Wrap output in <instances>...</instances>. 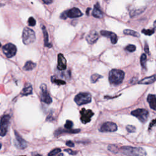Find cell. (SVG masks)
I'll return each mask as SVG.
<instances>
[{
    "mask_svg": "<svg viewBox=\"0 0 156 156\" xmlns=\"http://www.w3.org/2000/svg\"><path fill=\"white\" fill-rule=\"evenodd\" d=\"M81 120L83 124H87L91 121L94 113L91 110H86L83 108L81 110Z\"/></svg>",
    "mask_w": 156,
    "mask_h": 156,
    "instance_id": "9c48e42d",
    "label": "cell"
},
{
    "mask_svg": "<svg viewBox=\"0 0 156 156\" xmlns=\"http://www.w3.org/2000/svg\"><path fill=\"white\" fill-rule=\"evenodd\" d=\"M32 93V87L31 85L27 86V87H25L23 90L21 91V94L23 96H27L31 94Z\"/></svg>",
    "mask_w": 156,
    "mask_h": 156,
    "instance_id": "44dd1931",
    "label": "cell"
},
{
    "mask_svg": "<svg viewBox=\"0 0 156 156\" xmlns=\"http://www.w3.org/2000/svg\"><path fill=\"white\" fill-rule=\"evenodd\" d=\"M100 33H101V34L103 36L110 38L111 43L112 44H116L117 43V41H118V37H117L115 33L107 31H101L100 32Z\"/></svg>",
    "mask_w": 156,
    "mask_h": 156,
    "instance_id": "5bb4252c",
    "label": "cell"
},
{
    "mask_svg": "<svg viewBox=\"0 0 156 156\" xmlns=\"http://www.w3.org/2000/svg\"><path fill=\"white\" fill-rule=\"evenodd\" d=\"M156 126V119L153 120L151 121V123H150V125H149V129H151L153 127H154V126Z\"/></svg>",
    "mask_w": 156,
    "mask_h": 156,
    "instance_id": "e575fe53",
    "label": "cell"
},
{
    "mask_svg": "<svg viewBox=\"0 0 156 156\" xmlns=\"http://www.w3.org/2000/svg\"><path fill=\"white\" fill-rule=\"evenodd\" d=\"M91 10V9L90 8H88L87 9V10H86V14L87 15H89V13H90V10Z\"/></svg>",
    "mask_w": 156,
    "mask_h": 156,
    "instance_id": "f35d334b",
    "label": "cell"
},
{
    "mask_svg": "<svg viewBox=\"0 0 156 156\" xmlns=\"http://www.w3.org/2000/svg\"><path fill=\"white\" fill-rule=\"evenodd\" d=\"M154 31H155V29H143L142 31V32L143 33V34H145L146 36H152L154 33Z\"/></svg>",
    "mask_w": 156,
    "mask_h": 156,
    "instance_id": "83f0119b",
    "label": "cell"
},
{
    "mask_svg": "<svg viewBox=\"0 0 156 156\" xmlns=\"http://www.w3.org/2000/svg\"><path fill=\"white\" fill-rule=\"evenodd\" d=\"M155 81H156V75H154L153 76L144 78V79L139 81L138 83L139 84L147 85V84H151V83H154Z\"/></svg>",
    "mask_w": 156,
    "mask_h": 156,
    "instance_id": "ac0fdd59",
    "label": "cell"
},
{
    "mask_svg": "<svg viewBox=\"0 0 156 156\" xmlns=\"http://www.w3.org/2000/svg\"><path fill=\"white\" fill-rule=\"evenodd\" d=\"M136 49V47L135 45H133V44H129L125 48V50L128 52L132 53L133 51H135Z\"/></svg>",
    "mask_w": 156,
    "mask_h": 156,
    "instance_id": "f1b7e54d",
    "label": "cell"
},
{
    "mask_svg": "<svg viewBox=\"0 0 156 156\" xmlns=\"http://www.w3.org/2000/svg\"><path fill=\"white\" fill-rule=\"evenodd\" d=\"M123 33L125 35H127V36H131L133 37H140V34H139V33L133 31L131 29H125L123 31Z\"/></svg>",
    "mask_w": 156,
    "mask_h": 156,
    "instance_id": "cb8c5ba5",
    "label": "cell"
},
{
    "mask_svg": "<svg viewBox=\"0 0 156 156\" xmlns=\"http://www.w3.org/2000/svg\"><path fill=\"white\" fill-rule=\"evenodd\" d=\"M3 52L7 57H12L16 53V47L12 43H8L3 47Z\"/></svg>",
    "mask_w": 156,
    "mask_h": 156,
    "instance_id": "52a82bcc",
    "label": "cell"
},
{
    "mask_svg": "<svg viewBox=\"0 0 156 156\" xmlns=\"http://www.w3.org/2000/svg\"><path fill=\"white\" fill-rule=\"evenodd\" d=\"M40 88L41 90V98L42 101L47 104H51L52 103V99L48 93L47 85L44 83H42Z\"/></svg>",
    "mask_w": 156,
    "mask_h": 156,
    "instance_id": "30bf717a",
    "label": "cell"
},
{
    "mask_svg": "<svg viewBox=\"0 0 156 156\" xmlns=\"http://www.w3.org/2000/svg\"><path fill=\"white\" fill-rule=\"evenodd\" d=\"M80 132V129H75V130H70V129H68L67 130H62L61 129H58L57 131H55V135L57 136L60 135L61 133H78Z\"/></svg>",
    "mask_w": 156,
    "mask_h": 156,
    "instance_id": "603a6c76",
    "label": "cell"
},
{
    "mask_svg": "<svg viewBox=\"0 0 156 156\" xmlns=\"http://www.w3.org/2000/svg\"><path fill=\"white\" fill-rule=\"evenodd\" d=\"M118 129L116 125L112 122H105L99 128V131L102 132H113Z\"/></svg>",
    "mask_w": 156,
    "mask_h": 156,
    "instance_id": "ba28073f",
    "label": "cell"
},
{
    "mask_svg": "<svg viewBox=\"0 0 156 156\" xmlns=\"http://www.w3.org/2000/svg\"><path fill=\"white\" fill-rule=\"evenodd\" d=\"M146 61H147L146 55L145 54H143L140 57V64L143 68H146Z\"/></svg>",
    "mask_w": 156,
    "mask_h": 156,
    "instance_id": "d4e9b609",
    "label": "cell"
},
{
    "mask_svg": "<svg viewBox=\"0 0 156 156\" xmlns=\"http://www.w3.org/2000/svg\"><path fill=\"white\" fill-rule=\"evenodd\" d=\"M66 145L69 146V147L72 148V147H74L75 144H74V143H73L71 141H67L66 142Z\"/></svg>",
    "mask_w": 156,
    "mask_h": 156,
    "instance_id": "d590c367",
    "label": "cell"
},
{
    "mask_svg": "<svg viewBox=\"0 0 156 156\" xmlns=\"http://www.w3.org/2000/svg\"><path fill=\"white\" fill-rule=\"evenodd\" d=\"M147 101L151 109L156 111V96L154 94H149L147 98Z\"/></svg>",
    "mask_w": 156,
    "mask_h": 156,
    "instance_id": "e0dca14e",
    "label": "cell"
},
{
    "mask_svg": "<svg viewBox=\"0 0 156 156\" xmlns=\"http://www.w3.org/2000/svg\"><path fill=\"white\" fill-rule=\"evenodd\" d=\"M65 12L67 17L70 18H79L83 15L80 9L77 8H73L67 11H65Z\"/></svg>",
    "mask_w": 156,
    "mask_h": 156,
    "instance_id": "7c38bea8",
    "label": "cell"
},
{
    "mask_svg": "<svg viewBox=\"0 0 156 156\" xmlns=\"http://www.w3.org/2000/svg\"><path fill=\"white\" fill-rule=\"evenodd\" d=\"M75 101L78 105L86 104L92 101L91 94L89 93H80L75 96Z\"/></svg>",
    "mask_w": 156,
    "mask_h": 156,
    "instance_id": "277c9868",
    "label": "cell"
},
{
    "mask_svg": "<svg viewBox=\"0 0 156 156\" xmlns=\"http://www.w3.org/2000/svg\"><path fill=\"white\" fill-rule=\"evenodd\" d=\"M42 1L44 4H49L52 3L53 1V0H42Z\"/></svg>",
    "mask_w": 156,
    "mask_h": 156,
    "instance_id": "74e56055",
    "label": "cell"
},
{
    "mask_svg": "<svg viewBox=\"0 0 156 156\" xmlns=\"http://www.w3.org/2000/svg\"><path fill=\"white\" fill-rule=\"evenodd\" d=\"M73 122H72L70 120H67L66 121V123L65 125V127L66 128V129H71V127H73Z\"/></svg>",
    "mask_w": 156,
    "mask_h": 156,
    "instance_id": "4dcf8cb0",
    "label": "cell"
},
{
    "mask_svg": "<svg viewBox=\"0 0 156 156\" xmlns=\"http://www.w3.org/2000/svg\"><path fill=\"white\" fill-rule=\"evenodd\" d=\"M14 134L15 136V140H14L15 146L20 149H24L27 147V143L22 138L19 133L16 131H14Z\"/></svg>",
    "mask_w": 156,
    "mask_h": 156,
    "instance_id": "8fae6325",
    "label": "cell"
},
{
    "mask_svg": "<svg viewBox=\"0 0 156 156\" xmlns=\"http://www.w3.org/2000/svg\"><path fill=\"white\" fill-rule=\"evenodd\" d=\"M103 78V76L98 74H93L91 76V82L92 83H96L99 79Z\"/></svg>",
    "mask_w": 156,
    "mask_h": 156,
    "instance_id": "484cf974",
    "label": "cell"
},
{
    "mask_svg": "<svg viewBox=\"0 0 156 156\" xmlns=\"http://www.w3.org/2000/svg\"><path fill=\"white\" fill-rule=\"evenodd\" d=\"M98 38L99 35L98 34V32L95 31H93L88 34V36L86 37V39L88 43L93 44L98 40Z\"/></svg>",
    "mask_w": 156,
    "mask_h": 156,
    "instance_id": "2e32d148",
    "label": "cell"
},
{
    "mask_svg": "<svg viewBox=\"0 0 156 156\" xmlns=\"http://www.w3.org/2000/svg\"><path fill=\"white\" fill-rule=\"evenodd\" d=\"M57 68L60 71L66 68V60L62 54H59L57 56Z\"/></svg>",
    "mask_w": 156,
    "mask_h": 156,
    "instance_id": "4fadbf2b",
    "label": "cell"
},
{
    "mask_svg": "<svg viewBox=\"0 0 156 156\" xmlns=\"http://www.w3.org/2000/svg\"><path fill=\"white\" fill-rule=\"evenodd\" d=\"M64 151H65V152L67 153H68V154H70V155H75V154H76L77 153L76 151H72L71 149H66L64 150Z\"/></svg>",
    "mask_w": 156,
    "mask_h": 156,
    "instance_id": "836d02e7",
    "label": "cell"
},
{
    "mask_svg": "<svg viewBox=\"0 0 156 156\" xmlns=\"http://www.w3.org/2000/svg\"><path fill=\"white\" fill-rule=\"evenodd\" d=\"M60 151H61V149H60V148H55V149L52 150V151L48 154V155L51 156V155H57V154H59V153Z\"/></svg>",
    "mask_w": 156,
    "mask_h": 156,
    "instance_id": "f546056e",
    "label": "cell"
},
{
    "mask_svg": "<svg viewBox=\"0 0 156 156\" xmlns=\"http://www.w3.org/2000/svg\"><path fill=\"white\" fill-rule=\"evenodd\" d=\"M51 81L53 83H55V84H57L58 86H61V85H65L66 82L61 79H55V78H54L53 77H52L51 78Z\"/></svg>",
    "mask_w": 156,
    "mask_h": 156,
    "instance_id": "4316f807",
    "label": "cell"
},
{
    "mask_svg": "<svg viewBox=\"0 0 156 156\" xmlns=\"http://www.w3.org/2000/svg\"><path fill=\"white\" fill-rule=\"evenodd\" d=\"M42 29L43 33V36H44V46L48 47V48H51L52 44L51 43H49V37H48V33L46 29V27L42 25Z\"/></svg>",
    "mask_w": 156,
    "mask_h": 156,
    "instance_id": "d6986e66",
    "label": "cell"
},
{
    "mask_svg": "<svg viewBox=\"0 0 156 156\" xmlns=\"http://www.w3.org/2000/svg\"><path fill=\"white\" fill-rule=\"evenodd\" d=\"M92 15L94 17L97 18H102L103 17V12L101 9L99 4L97 3L94 5V8L92 12Z\"/></svg>",
    "mask_w": 156,
    "mask_h": 156,
    "instance_id": "9a60e30c",
    "label": "cell"
},
{
    "mask_svg": "<svg viewBox=\"0 0 156 156\" xmlns=\"http://www.w3.org/2000/svg\"><path fill=\"white\" fill-rule=\"evenodd\" d=\"M126 130L129 132V133H133L135 132L136 131V128L135 126H131V125H127L126 126Z\"/></svg>",
    "mask_w": 156,
    "mask_h": 156,
    "instance_id": "1f68e13d",
    "label": "cell"
},
{
    "mask_svg": "<svg viewBox=\"0 0 156 156\" xmlns=\"http://www.w3.org/2000/svg\"><path fill=\"white\" fill-rule=\"evenodd\" d=\"M131 115L137 117L142 122L144 123V122H146L148 119L149 112H148V110L145 109H138L132 111Z\"/></svg>",
    "mask_w": 156,
    "mask_h": 156,
    "instance_id": "5b68a950",
    "label": "cell"
},
{
    "mask_svg": "<svg viewBox=\"0 0 156 156\" xmlns=\"http://www.w3.org/2000/svg\"><path fill=\"white\" fill-rule=\"evenodd\" d=\"M36 37L35 32L32 29L26 27L24 28L22 34V40L25 44H29L34 43L36 41Z\"/></svg>",
    "mask_w": 156,
    "mask_h": 156,
    "instance_id": "3957f363",
    "label": "cell"
},
{
    "mask_svg": "<svg viewBox=\"0 0 156 156\" xmlns=\"http://www.w3.org/2000/svg\"><path fill=\"white\" fill-rule=\"evenodd\" d=\"M145 9H146V8L144 7V8L137 9H133V10H131V12H130L131 17H134V16H136L138 15L142 14L143 12H144Z\"/></svg>",
    "mask_w": 156,
    "mask_h": 156,
    "instance_id": "ffe728a7",
    "label": "cell"
},
{
    "mask_svg": "<svg viewBox=\"0 0 156 156\" xmlns=\"http://www.w3.org/2000/svg\"><path fill=\"white\" fill-rule=\"evenodd\" d=\"M10 118V116L8 115H5L1 117V126H0V135L1 137L6 135L8 131Z\"/></svg>",
    "mask_w": 156,
    "mask_h": 156,
    "instance_id": "8992f818",
    "label": "cell"
},
{
    "mask_svg": "<svg viewBox=\"0 0 156 156\" xmlns=\"http://www.w3.org/2000/svg\"><path fill=\"white\" fill-rule=\"evenodd\" d=\"M154 27L155 31H156V20L154 22Z\"/></svg>",
    "mask_w": 156,
    "mask_h": 156,
    "instance_id": "ab89813d",
    "label": "cell"
},
{
    "mask_svg": "<svg viewBox=\"0 0 156 156\" xmlns=\"http://www.w3.org/2000/svg\"><path fill=\"white\" fill-rule=\"evenodd\" d=\"M144 51L148 54H149V47L147 43H145V46H144Z\"/></svg>",
    "mask_w": 156,
    "mask_h": 156,
    "instance_id": "8d00e7d4",
    "label": "cell"
},
{
    "mask_svg": "<svg viewBox=\"0 0 156 156\" xmlns=\"http://www.w3.org/2000/svg\"><path fill=\"white\" fill-rule=\"evenodd\" d=\"M125 77V73L122 70L114 69L109 73V80L111 84L119 85L122 82Z\"/></svg>",
    "mask_w": 156,
    "mask_h": 156,
    "instance_id": "6da1fadb",
    "label": "cell"
},
{
    "mask_svg": "<svg viewBox=\"0 0 156 156\" xmlns=\"http://www.w3.org/2000/svg\"><path fill=\"white\" fill-rule=\"evenodd\" d=\"M36 66V64L32 61H27L23 66V69L26 71L32 70Z\"/></svg>",
    "mask_w": 156,
    "mask_h": 156,
    "instance_id": "7402d4cb",
    "label": "cell"
},
{
    "mask_svg": "<svg viewBox=\"0 0 156 156\" xmlns=\"http://www.w3.org/2000/svg\"><path fill=\"white\" fill-rule=\"evenodd\" d=\"M122 154L127 155H146V153L142 148L123 146L121 149Z\"/></svg>",
    "mask_w": 156,
    "mask_h": 156,
    "instance_id": "7a4b0ae2",
    "label": "cell"
},
{
    "mask_svg": "<svg viewBox=\"0 0 156 156\" xmlns=\"http://www.w3.org/2000/svg\"><path fill=\"white\" fill-rule=\"evenodd\" d=\"M28 25L30 26H34L36 25V21L33 17H30L28 20Z\"/></svg>",
    "mask_w": 156,
    "mask_h": 156,
    "instance_id": "d6a6232c",
    "label": "cell"
}]
</instances>
